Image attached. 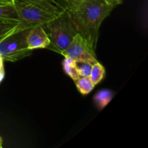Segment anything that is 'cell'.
Instances as JSON below:
<instances>
[{"label":"cell","mask_w":148,"mask_h":148,"mask_svg":"<svg viewBox=\"0 0 148 148\" xmlns=\"http://www.w3.org/2000/svg\"><path fill=\"white\" fill-rule=\"evenodd\" d=\"M104 75H105V69L99 62H98L92 65V69L89 77L94 85H98L102 80Z\"/></svg>","instance_id":"ba28073f"},{"label":"cell","mask_w":148,"mask_h":148,"mask_svg":"<svg viewBox=\"0 0 148 148\" xmlns=\"http://www.w3.org/2000/svg\"><path fill=\"white\" fill-rule=\"evenodd\" d=\"M114 97V94L111 91L108 90H103L99 91L94 97L95 103L101 108H103L106 106L109 103Z\"/></svg>","instance_id":"30bf717a"},{"label":"cell","mask_w":148,"mask_h":148,"mask_svg":"<svg viewBox=\"0 0 148 148\" xmlns=\"http://www.w3.org/2000/svg\"><path fill=\"white\" fill-rule=\"evenodd\" d=\"M75 29L95 51L101 23L114 7L104 0H61Z\"/></svg>","instance_id":"6da1fadb"},{"label":"cell","mask_w":148,"mask_h":148,"mask_svg":"<svg viewBox=\"0 0 148 148\" xmlns=\"http://www.w3.org/2000/svg\"><path fill=\"white\" fill-rule=\"evenodd\" d=\"M63 66L66 75H69L74 81L79 78L76 66V61L69 57H65L63 62Z\"/></svg>","instance_id":"9c48e42d"},{"label":"cell","mask_w":148,"mask_h":148,"mask_svg":"<svg viewBox=\"0 0 148 148\" xmlns=\"http://www.w3.org/2000/svg\"><path fill=\"white\" fill-rule=\"evenodd\" d=\"M61 53L65 57H69L76 62H86L91 64L98 62L95 51L79 33L74 37L69 46Z\"/></svg>","instance_id":"5b68a950"},{"label":"cell","mask_w":148,"mask_h":148,"mask_svg":"<svg viewBox=\"0 0 148 148\" xmlns=\"http://www.w3.org/2000/svg\"><path fill=\"white\" fill-rule=\"evenodd\" d=\"M75 82L78 90L83 95L90 93L95 87L90 77H79Z\"/></svg>","instance_id":"8fae6325"},{"label":"cell","mask_w":148,"mask_h":148,"mask_svg":"<svg viewBox=\"0 0 148 148\" xmlns=\"http://www.w3.org/2000/svg\"><path fill=\"white\" fill-rule=\"evenodd\" d=\"M46 25L49 30L50 46L60 53L69 46L78 33L65 10L59 17Z\"/></svg>","instance_id":"277c9868"},{"label":"cell","mask_w":148,"mask_h":148,"mask_svg":"<svg viewBox=\"0 0 148 148\" xmlns=\"http://www.w3.org/2000/svg\"><path fill=\"white\" fill-rule=\"evenodd\" d=\"M107 4H108L109 5L112 6V7H115L117 5H119L122 3L123 0H104Z\"/></svg>","instance_id":"5bb4252c"},{"label":"cell","mask_w":148,"mask_h":148,"mask_svg":"<svg viewBox=\"0 0 148 148\" xmlns=\"http://www.w3.org/2000/svg\"><path fill=\"white\" fill-rule=\"evenodd\" d=\"M14 0H0V5L4 4H13Z\"/></svg>","instance_id":"9a60e30c"},{"label":"cell","mask_w":148,"mask_h":148,"mask_svg":"<svg viewBox=\"0 0 148 148\" xmlns=\"http://www.w3.org/2000/svg\"><path fill=\"white\" fill-rule=\"evenodd\" d=\"M2 147V140H1V137H0V148Z\"/></svg>","instance_id":"2e32d148"},{"label":"cell","mask_w":148,"mask_h":148,"mask_svg":"<svg viewBox=\"0 0 148 148\" xmlns=\"http://www.w3.org/2000/svg\"><path fill=\"white\" fill-rule=\"evenodd\" d=\"M13 5L22 24L44 25L64 12V7L56 0H14Z\"/></svg>","instance_id":"7a4b0ae2"},{"label":"cell","mask_w":148,"mask_h":148,"mask_svg":"<svg viewBox=\"0 0 148 148\" xmlns=\"http://www.w3.org/2000/svg\"><path fill=\"white\" fill-rule=\"evenodd\" d=\"M23 24L15 23H4L0 22V40L20 28Z\"/></svg>","instance_id":"7c38bea8"},{"label":"cell","mask_w":148,"mask_h":148,"mask_svg":"<svg viewBox=\"0 0 148 148\" xmlns=\"http://www.w3.org/2000/svg\"><path fill=\"white\" fill-rule=\"evenodd\" d=\"M92 65L86 62H76V66L79 77H89Z\"/></svg>","instance_id":"4fadbf2b"},{"label":"cell","mask_w":148,"mask_h":148,"mask_svg":"<svg viewBox=\"0 0 148 148\" xmlns=\"http://www.w3.org/2000/svg\"><path fill=\"white\" fill-rule=\"evenodd\" d=\"M27 47L33 51L36 49L48 48L51 44L49 35L46 33L43 25H35L31 27L27 37Z\"/></svg>","instance_id":"8992f818"},{"label":"cell","mask_w":148,"mask_h":148,"mask_svg":"<svg viewBox=\"0 0 148 148\" xmlns=\"http://www.w3.org/2000/svg\"><path fill=\"white\" fill-rule=\"evenodd\" d=\"M0 22L21 23L13 4L0 5Z\"/></svg>","instance_id":"52a82bcc"},{"label":"cell","mask_w":148,"mask_h":148,"mask_svg":"<svg viewBox=\"0 0 148 148\" xmlns=\"http://www.w3.org/2000/svg\"><path fill=\"white\" fill-rule=\"evenodd\" d=\"M32 27L23 25L0 40V56L3 60L14 62L32 53L27 43V35Z\"/></svg>","instance_id":"3957f363"}]
</instances>
